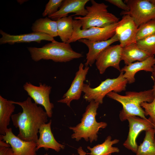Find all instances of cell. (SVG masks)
Returning a JSON list of instances; mask_svg holds the SVG:
<instances>
[{
    "instance_id": "5b68a950",
    "label": "cell",
    "mask_w": 155,
    "mask_h": 155,
    "mask_svg": "<svg viewBox=\"0 0 155 155\" xmlns=\"http://www.w3.org/2000/svg\"><path fill=\"white\" fill-rule=\"evenodd\" d=\"M90 1L92 5L86 7L87 11L86 15L84 17L74 18V19L81 21L82 29L105 27L119 22L117 17L108 12V5L103 3H98L94 0Z\"/></svg>"
},
{
    "instance_id": "30bf717a",
    "label": "cell",
    "mask_w": 155,
    "mask_h": 155,
    "mask_svg": "<svg viewBox=\"0 0 155 155\" xmlns=\"http://www.w3.org/2000/svg\"><path fill=\"white\" fill-rule=\"evenodd\" d=\"M24 89L37 104L43 106L48 117L51 118L53 114V104L50 102L49 95L52 87L45 84L39 83V86H35L30 82H27L23 86Z\"/></svg>"
},
{
    "instance_id": "8fae6325",
    "label": "cell",
    "mask_w": 155,
    "mask_h": 155,
    "mask_svg": "<svg viewBox=\"0 0 155 155\" xmlns=\"http://www.w3.org/2000/svg\"><path fill=\"white\" fill-rule=\"evenodd\" d=\"M122 48L120 44L110 45L99 54L96 60V65L99 73L102 74L110 67H113L120 72V63Z\"/></svg>"
},
{
    "instance_id": "d4e9b609",
    "label": "cell",
    "mask_w": 155,
    "mask_h": 155,
    "mask_svg": "<svg viewBox=\"0 0 155 155\" xmlns=\"http://www.w3.org/2000/svg\"><path fill=\"white\" fill-rule=\"evenodd\" d=\"M145 131L144 140L138 146L136 155H155V129Z\"/></svg>"
},
{
    "instance_id": "ac0fdd59",
    "label": "cell",
    "mask_w": 155,
    "mask_h": 155,
    "mask_svg": "<svg viewBox=\"0 0 155 155\" xmlns=\"http://www.w3.org/2000/svg\"><path fill=\"white\" fill-rule=\"evenodd\" d=\"M52 121L42 124L40 127L39 137L36 142V150L44 148L46 150L51 149L57 152L64 148L65 146L58 143L55 139L52 132L51 125Z\"/></svg>"
},
{
    "instance_id": "603a6c76",
    "label": "cell",
    "mask_w": 155,
    "mask_h": 155,
    "mask_svg": "<svg viewBox=\"0 0 155 155\" xmlns=\"http://www.w3.org/2000/svg\"><path fill=\"white\" fill-rule=\"evenodd\" d=\"M111 137L109 135L102 144H98L92 148L88 146L87 148L90 151V155H108L114 153H118L119 149L113 146L114 144L118 143L119 140L115 139L111 140Z\"/></svg>"
},
{
    "instance_id": "d590c367",
    "label": "cell",
    "mask_w": 155,
    "mask_h": 155,
    "mask_svg": "<svg viewBox=\"0 0 155 155\" xmlns=\"http://www.w3.org/2000/svg\"><path fill=\"white\" fill-rule=\"evenodd\" d=\"M111 154H109L108 155H111Z\"/></svg>"
},
{
    "instance_id": "3957f363",
    "label": "cell",
    "mask_w": 155,
    "mask_h": 155,
    "mask_svg": "<svg viewBox=\"0 0 155 155\" xmlns=\"http://www.w3.org/2000/svg\"><path fill=\"white\" fill-rule=\"evenodd\" d=\"M27 49L32 59L35 62L43 59L56 62H66L83 57L81 53L74 51L70 44L55 40L40 48L29 47Z\"/></svg>"
},
{
    "instance_id": "83f0119b",
    "label": "cell",
    "mask_w": 155,
    "mask_h": 155,
    "mask_svg": "<svg viewBox=\"0 0 155 155\" xmlns=\"http://www.w3.org/2000/svg\"><path fill=\"white\" fill-rule=\"evenodd\" d=\"M63 0H50L46 4L42 13V16L45 17L52 15L58 11V9L62 5Z\"/></svg>"
},
{
    "instance_id": "4dcf8cb0",
    "label": "cell",
    "mask_w": 155,
    "mask_h": 155,
    "mask_svg": "<svg viewBox=\"0 0 155 155\" xmlns=\"http://www.w3.org/2000/svg\"><path fill=\"white\" fill-rule=\"evenodd\" d=\"M105 1L123 10L124 11L128 12L129 10L128 6L122 0H106Z\"/></svg>"
},
{
    "instance_id": "ffe728a7",
    "label": "cell",
    "mask_w": 155,
    "mask_h": 155,
    "mask_svg": "<svg viewBox=\"0 0 155 155\" xmlns=\"http://www.w3.org/2000/svg\"><path fill=\"white\" fill-rule=\"evenodd\" d=\"M152 56L147 53L140 49L136 42L132 43L124 48L121 51V59L126 65L133 62L142 61Z\"/></svg>"
},
{
    "instance_id": "9a60e30c",
    "label": "cell",
    "mask_w": 155,
    "mask_h": 155,
    "mask_svg": "<svg viewBox=\"0 0 155 155\" xmlns=\"http://www.w3.org/2000/svg\"><path fill=\"white\" fill-rule=\"evenodd\" d=\"M2 37L0 38V44L7 43L12 45L16 43H29L35 42L40 43L42 40L53 41L54 38L44 33L33 32L20 35H11L0 30Z\"/></svg>"
},
{
    "instance_id": "2e32d148",
    "label": "cell",
    "mask_w": 155,
    "mask_h": 155,
    "mask_svg": "<svg viewBox=\"0 0 155 155\" xmlns=\"http://www.w3.org/2000/svg\"><path fill=\"white\" fill-rule=\"evenodd\" d=\"M89 0H64L59 9L55 13L48 16L49 18L57 20L63 17H67L70 13L75 14L71 16H85L87 11L85 8L86 4Z\"/></svg>"
},
{
    "instance_id": "ba28073f",
    "label": "cell",
    "mask_w": 155,
    "mask_h": 155,
    "mask_svg": "<svg viewBox=\"0 0 155 155\" xmlns=\"http://www.w3.org/2000/svg\"><path fill=\"white\" fill-rule=\"evenodd\" d=\"M128 6V12L123 11L121 14H129L138 27L141 25L155 19V6L149 0H125Z\"/></svg>"
},
{
    "instance_id": "d6986e66",
    "label": "cell",
    "mask_w": 155,
    "mask_h": 155,
    "mask_svg": "<svg viewBox=\"0 0 155 155\" xmlns=\"http://www.w3.org/2000/svg\"><path fill=\"white\" fill-rule=\"evenodd\" d=\"M155 63L154 56H152L143 61L125 65L121 69V71L124 72L123 77L127 79L128 83L131 84L135 82V75L138 71L143 70L152 72Z\"/></svg>"
},
{
    "instance_id": "44dd1931",
    "label": "cell",
    "mask_w": 155,
    "mask_h": 155,
    "mask_svg": "<svg viewBox=\"0 0 155 155\" xmlns=\"http://www.w3.org/2000/svg\"><path fill=\"white\" fill-rule=\"evenodd\" d=\"M15 106L10 100L0 95V133L5 135Z\"/></svg>"
},
{
    "instance_id": "7a4b0ae2",
    "label": "cell",
    "mask_w": 155,
    "mask_h": 155,
    "mask_svg": "<svg viewBox=\"0 0 155 155\" xmlns=\"http://www.w3.org/2000/svg\"><path fill=\"white\" fill-rule=\"evenodd\" d=\"M109 98L115 100L123 106L120 111L119 117L122 121L127 120L130 116H136L145 118V113L141 104L143 102L150 103L155 96L153 88L139 92L127 91L125 95H120L114 92H111L106 95Z\"/></svg>"
},
{
    "instance_id": "1f68e13d",
    "label": "cell",
    "mask_w": 155,
    "mask_h": 155,
    "mask_svg": "<svg viewBox=\"0 0 155 155\" xmlns=\"http://www.w3.org/2000/svg\"><path fill=\"white\" fill-rule=\"evenodd\" d=\"M77 152L79 155H87L86 152L83 149L82 147L81 146L78 148Z\"/></svg>"
},
{
    "instance_id": "f1b7e54d",
    "label": "cell",
    "mask_w": 155,
    "mask_h": 155,
    "mask_svg": "<svg viewBox=\"0 0 155 155\" xmlns=\"http://www.w3.org/2000/svg\"><path fill=\"white\" fill-rule=\"evenodd\" d=\"M152 88L154 92V99L150 103L143 102L141 104V106L144 110L146 116L149 115L153 123L155 125V82H154Z\"/></svg>"
},
{
    "instance_id": "5bb4252c",
    "label": "cell",
    "mask_w": 155,
    "mask_h": 155,
    "mask_svg": "<svg viewBox=\"0 0 155 155\" xmlns=\"http://www.w3.org/2000/svg\"><path fill=\"white\" fill-rule=\"evenodd\" d=\"M0 140L10 145L14 155H36V143L22 140L13 133L11 128L7 129L5 135H0Z\"/></svg>"
},
{
    "instance_id": "9c48e42d",
    "label": "cell",
    "mask_w": 155,
    "mask_h": 155,
    "mask_svg": "<svg viewBox=\"0 0 155 155\" xmlns=\"http://www.w3.org/2000/svg\"><path fill=\"white\" fill-rule=\"evenodd\" d=\"M127 120L129 123V131L123 145L125 148L136 153L138 147L136 140L139 134L143 131L155 129V125L150 117L147 119L130 116L127 118Z\"/></svg>"
},
{
    "instance_id": "7402d4cb",
    "label": "cell",
    "mask_w": 155,
    "mask_h": 155,
    "mask_svg": "<svg viewBox=\"0 0 155 155\" xmlns=\"http://www.w3.org/2000/svg\"><path fill=\"white\" fill-rule=\"evenodd\" d=\"M33 32L44 33L53 38L58 36L57 21L49 17L37 19L31 27Z\"/></svg>"
},
{
    "instance_id": "52a82bcc",
    "label": "cell",
    "mask_w": 155,
    "mask_h": 155,
    "mask_svg": "<svg viewBox=\"0 0 155 155\" xmlns=\"http://www.w3.org/2000/svg\"><path fill=\"white\" fill-rule=\"evenodd\" d=\"M118 24V22L105 27H93L82 29L81 28V21L74 19L73 22V32L71 38L67 43L70 44L82 38L93 41L106 40L115 34Z\"/></svg>"
},
{
    "instance_id": "f546056e",
    "label": "cell",
    "mask_w": 155,
    "mask_h": 155,
    "mask_svg": "<svg viewBox=\"0 0 155 155\" xmlns=\"http://www.w3.org/2000/svg\"><path fill=\"white\" fill-rule=\"evenodd\" d=\"M10 145L0 140V155H14L12 148H9Z\"/></svg>"
},
{
    "instance_id": "e575fe53",
    "label": "cell",
    "mask_w": 155,
    "mask_h": 155,
    "mask_svg": "<svg viewBox=\"0 0 155 155\" xmlns=\"http://www.w3.org/2000/svg\"><path fill=\"white\" fill-rule=\"evenodd\" d=\"M44 155H48V154L47 153H46V154H45Z\"/></svg>"
},
{
    "instance_id": "4316f807",
    "label": "cell",
    "mask_w": 155,
    "mask_h": 155,
    "mask_svg": "<svg viewBox=\"0 0 155 155\" xmlns=\"http://www.w3.org/2000/svg\"><path fill=\"white\" fill-rule=\"evenodd\" d=\"M136 43L142 50L151 56L155 55V34L138 40Z\"/></svg>"
},
{
    "instance_id": "277c9868",
    "label": "cell",
    "mask_w": 155,
    "mask_h": 155,
    "mask_svg": "<svg viewBox=\"0 0 155 155\" xmlns=\"http://www.w3.org/2000/svg\"><path fill=\"white\" fill-rule=\"evenodd\" d=\"M90 102L82 115L81 122L75 126L69 127L73 132L71 138L77 141L82 138L91 143L96 141L99 130L106 128L107 125L105 122H98L96 121L97 111L100 104L94 100Z\"/></svg>"
},
{
    "instance_id": "4fadbf2b",
    "label": "cell",
    "mask_w": 155,
    "mask_h": 155,
    "mask_svg": "<svg viewBox=\"0 0 155 155\" xmlns=\"http://www.w3.org/2000/svg\"><path fill=\"white\" fill-rule=\"evenodd\" d=\"M84 64L81 63L79 67V69L76 73L75 77L71 86L63 95L62 98L58 100L57 102L66 104L70 107L71 102L73 100H78L80 97L89 67L85 66L84 68Z\"/></svg>"
},
{
    "instance_id": "8992f818",
    "label": "cell",
    "mask_w": 155,
    "mask_h": 155,
    "mask_svg": "<svg viewBox=\"0 0 155 155\" xmlns=\"http://www.w3.org/2000/svg\"><path fill=\"white\" fill-rule=\"evenodd\" d=\"M123 71L120 72L117 78L107 79L95 88H91L89 84H84L82 90V92L84 93L83 98L86 101L90 102L94 100L102 104L105 96L110 92L117 93L125 91L128 82L123 77Z\"/></svg>"
},
{
    "instance_id": "7c38bea8",
    "label": "cell",
    "mask_w": 155,
    "mask_h": 155,
    "mask_svg": "<svg viewBox=\"0 0 155 155\" xmlns=\"http://www.w3.org/2000/svg\"><path fill=\"white\" fill-rule=\"evenodd\" d=\"M138 27L129 14L123 15L118 22L115 30L120 45L124 48L136 42L135 38Z\"/></svg>"
},
{
    "instance_id": "e0dca14e",
    "label": "cell",
    "mask_w": 155,
    "mask_h": 155,
    "mask_svg": "<svg viewBox=\"0 0 155 155\" xmlns=\"http://www.w3.org/2000/svg\"><path fill=\"white\" fill-rule=\"evenodd\" d=\"M85 44L88 47V51L86 54L85 66H91L96 61L100 53L113 43L119 41L116 34L111 38L105 41H93L82 38L78 40Z\"/></svg>"
},
{
    "instance_id": "484cf974",
    "label": "cell",
    "mask_w": 155,
    "mask_h": 155,
    "mask_svg": "<svg viewBox=\"0 0 155 155\" xmlns=\"http://www.w3.org/2000/svg\"><path fill=\"white\" fill-rule=\"evenodd\" d=\"M155 34V19L141 25L138 27L135 38L136 42Z\"/></svg>"
},
{
    "instance_id": "836d02e7",
    "label": "cell",
    "mask_w": 155,
    "mask_h": 155,
    "mask_svg": "<svg viewBox=\"0 0 155 155\" xmlns=\"http://www.w3.org/2000/svg\"><path fill=\"white\" fill-rule=\"evenodd\" d=\"M149 1L155 6V0H149Z\"/></svg>"
},
{
    "instance_id": "cb8c5ba5",
    "label": "cell",
    "mask_w": 155,
    "mask_h": 155,
    "mask_svg": "<svg viewBox=\"0 0 155 155\" xmlns=\"http://www.w3.org/2000/svg\"><path fill=\"white\" fill-rule=\"evenodd\" d=\"M73 20L71 16L57 20L58 36L63 42L67 43L72 36L73 32Z\"/></svg>"
},
{
    "instance_id": "6da1fadb",
    "label": "cell",
    "mask_w": 155,
    "mask_h": 155,
    "mask_svg": "<svg viewBox=\"0 0 155 155\" xmlns=\"http://www.w3.org/2000/svg\"><path fill=\"white\" fill-rule=\"evenodd\" d=\"M11 101L22 109V112L12 115L11 118L13 125L19 128L17 136L24 141L36 143L40 127L48 121L46 112L41 106L33 102L30 97L23 102Z\"/></svg>"
},
{
    "instance_id": "d6a6232c",
    "label": "cell",
    "mask_w": 155,
    "mask_h": 155,
    "mask_svg": "<svg viewBox=\"0 0 155 155\" xmlns=\"http://www.w3.org/2000/svg\"><path fill=\"white\" fill-rule=\"evenodd\" d=\"M152 73L151 78L154 82H155V63L153 66V70Z\"/></svg>"
}]
</instances>
